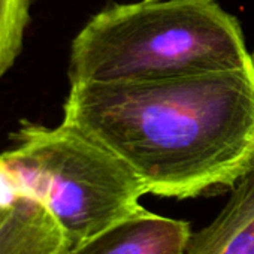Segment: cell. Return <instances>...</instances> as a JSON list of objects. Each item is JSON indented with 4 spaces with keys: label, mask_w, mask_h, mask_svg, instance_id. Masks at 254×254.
<instances>
[{
    "label": "cell",
    "mask_w": 254,
    "mask_h": 254,
    "mask_svg": "<svg viewBox=\"0 0 254 254\" xmlns=\"http://www.w3.org/2000/svg\"><path fill=\"white\" fill-rule=\"evenodd\" d=\"M62 124L129 166L147 193L232 190L254 165V63L138 82L70 84Z\"/></svg>",
    "instance_id": "1"
},
{
    "label": "cell",
    "mask_w": 254,
    "mask_h": 254,
    "mask_svg": "<svg viewBox=\"0 0 254 254\" xmlns=\"http://www.w3.org/2000/svg\"><path fill=\"white\" fill-rule=\"evenodd\" d=\"M69 82H138L254 63L215 0H142L96 14L72 42Z\"/></svg>",
    "instance_id": "2"
},
{
    "label": "cell",
    "mask_w": 254,
    "mask_h": 254,
    "mask_svg": "<svg viewBox=\"0 0 254 254\" xmlns=\"http://www.w3.org/2000/svg\"><path fill=\"white\" fill-rule=\"evenodd\" d=\"M0 169L15 194L41 202L62 227L69 251L133 215L147 189L114 153L60 124L24 121Z\"/></svg>",
    "instance_id": "3"
},
{
    "label": "cell",
    "mask_w": 254,
    "mask_h": 254,
    "mask_svg": "<svg viewBox=\"0 0 254 254\" xmlns=\"http://www.w3.org/2000/svg\"><path fill=\"white\" fill-rule=\"evenodd\" d=\"M190 224L142 208L67 254H186Z\"/></svg>",
    "instance_id": "4"
},
{
    "label": "cell",
    "mask_w": 254,
    "mask_h": 254,
    "mask_svg": "<svg viewBox=\"0 0 254 254\" xmlns=\"http://www.w3.org/2000/svg\"><path fill=\"white\" fill-rule=\"evenodd\" d=\"M66 236L36 199L15 194L0 171V254H67Z\"/></svg>",
    "instance_id": "5"
},
{
    "label": "cell",
    "mask_w": 254,
    "mask_h": 254,
    "mask_svg": "<svg viewBox=\"0 0 254 254\" xmlns=\"http://www.w3.org/2000/svg\"><path fill=\"white\" fill-rule=\"evenodd\" d=\"M186 254H254V165L218 217L191 235Z\"/></svg>",
    "instance_id": "6"
},
{
    "label": "cell",
    "mask_w": 254,
    "mask_h": 254,
    "mask_svg": "<svg viewBox=\"0 0 254 254\" xmlns=\"http://www.w3.org/2000/svg\"><path fill=\"white\" fill-rule=\"evenodd\" d=\"M30 3V0H0V79L21 51Z\"/></svg>",
    "instance_id": "7"
}]
</instances>
